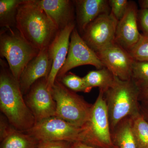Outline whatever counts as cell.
<instances>
[{
    "mask_svg": "<svg viewBox=\"0 0 148 148\" xmlns=\"http://www.w3.org/2000/svg\"><path fill=\"white\" fill-rule=\"evenodd\" d=\"M85 127H79L53 116L36 123L25 132L40 141L84 142Z\"/></svg>",
    "mask_w": 148,
    "mask_h": 148,
    "instance_id": "obj_7",
    "label": "cell"
},
{
    "mask_svg": "<svg viewBox=\"0 0 148 148\" xmlns=\"http://www.w3.org/2000/svg\"><path fill=\"white\" fill-rule=\"evenodd\" d=\"M58 80L64 86L75 92H89L83 77H81L71 72H68Z\"/></svg>",
    "mask_w": 148,
    "mask_h": 148,
    "instance_id": "obj_23",
    "label": "cell"
},
{
    "mask_svg": "<svg viewBox=\"0 0 148 148\" xmlns=\"http://www.w3.org/2000/svg\"><path fill=\"white\" fill-rule=\"evenodd\" d=\"M139 99L140 103L148 101V86L140 89Z\"/></svg>",
    "mask_w": 148,
    "mask_h": 148,
    "instance_id": "obj_30",
    "label": "cell"
},
{
    "mask_svg": "<svg viewBox=\"0 0 148 148\" xmlns=\"http://www.w3.org/2000/svg\"><path fill=\"white\" fill-rule=\"evenodd\" d=\"M40 142L28 133L15 130L1 142L0 148H38Z\"/></svg>",
    "mask_w": 148,
    "mask_h": 148,
    "instance_id": "obj_19",
    "label": "cell"
},
{
    "mask_svg": "<svg viewBox=\"0 0 148 148\" xmlns=\"http://www.w3.org/2000/svg\"><path fill=\"white\" fill-rule=\"evenodd\" d=\"M105 67L122 80L131 79L135 60L129 52L114 42L96 53Z\"/></svg>",
    "mask_w": 148,
    "mask_h": 148,
    "instance_id": "obj_11",
    "label": "cell"
},
{
    "mask_svg": "<svg viewBox=\"0 0 148 148\" xmlns=\"http://www.w3.org/2000/svg\"><path fill=\"white\" fill-rule=\"evenodd\" d=\"M141 8L148 9V0H142L139 1Z\"/></svg>",
    "mask_w": 148,
    "mask_h": 148,
    "instance_id": "obj_32",
    "label": "cell"
},
{
    "mask_svg": "<svg viewBox=\"0 0 148 148\" xmlns=\"http://www.w3.org/2000/svg\"><path fill=\"white\" fill-rule=\"evenodd\" d=\"M74 2L78 31L80 35L98 16L111 12L109 1L107 0H76Z\"/></svg>",
    "mask_w": 148,
    "mask_h": 148,
    "instance_id": "obj_16",
    "label": "cell"
},
{
    "mask_svg": "<svg viewBox=\"0 0 148 148\" xmlns=\"http://www.w3.org/2000/svg\"><path fill=\"white\" fill-rule=\"evenodd\" d=\"M140 112L148 121V101L140 103Z\"/></svg>",
    "mask_w": 148,
    "mask_h": 148,
    "instance_id": "obj_29",
    "label": "cell"
},
{
    "mask_svg": "<svg viewBox=\"0 0 148 148\" xmlns=\"http://www.w3.org/2000/svg\"><path fill=\"white\" fill-rule=\"evenodd\" d=\"M37 3L45 11L59 31L75 23L74 1L36 0Z\"/></svg>",
    "mask_w": 148,
    "mask_h": 148,
    "instance_id": "obj_15",
    "label": "cell"
},
{
    "mask_svg": "<svg viewBox=\"0 0 148 148\" xmlns=\"http://www.w3.org/2000/svg\"><path fill=\"white\" fill-rule=\"evenodd\" d=\"M51 93L56 104L55 116L76 127H85L89 121L92 104L56 79Z\"/></svg>",
    "mask_w": 148,
    "mask_h": 148,
    "instance_id": "obj_5",
    "label": "cell"
},
{
    "mask_svg": "<svg viewBox=\"0 0 148 148\" xmlns=\"http://www.w3.org/2000/svg\"><path fill=\"white\" fill-rule=\"evenodd\" d=\"M40 50L23 37L16 28H2L0 32V56L5 58L14 77L18 81L27 64Z\"/></svg>",
    "mask_w": 148,
    "mask_h": 148,
    "instance_id": "obj_4",
    "label": "cell"
},
{
    "mask_svg": "<svg viewBox=\"0 0 148 148\" xmlns=\"http://www.w3.org/2000/svg\"><path fill=\"white\" fill-rule=\"evenodd\" d=\"M131 118L132 133L138 148H148V121L141 112Z\"/></svg>",
    "mask_w": 148,
    "mask_h": 148,
    "instance_id": "obj_21",
    "label": "cell"
},
{
    "mask_svg": "<svg viewBox=\"0 0 148 148\" xmlns=\"http://www.w3.org/2000/svg\"><path fill=\"white\" fill-rule=\"evenodd\" d=\"M52 65V60L49 54L48 47L40 50L38 54L24 68L18 80L23 95L27 94L38 80L42 78H48Z\"/></svg>",
    "mask_w": 148,
    "mask_h": 148,
    "instance_id": "obj_13",
    "label": "cell"
},
{
    "mask_svg": "<svg viewBox=\"0 0 148 148\" xmlns=\"http://www.w3.org/2000/svg\"><path fill=\"white\" fill-rule=\"evenodd\" d=\"M118 23L111 12L101 14L88 24L81 36L96 53L114 42Z\"/></svg>",
    "mask_w": 148,
    "mask_h": 148,
    "instance_id": "obj_9",
    "label": "cell"
},
{
    "mask_svg": "<svg viewBox=\"0 0 148 148\" xmlns=\"http://www.w3.org/2000/svg\"><path fill=\"white\" fill-rule=\"evenodd\" d=\"M112 135L114 145L119 148H138L132 133L131 116L121 121Z\"/></svg>",
    "mask_w": 148,
    "mask_h": 148,
    "instance_id": "obj_17",
    "label": "cell"
},
{
    "mask_svg": "<svg viewBox=\"0 0 148 148\" xmlns=\"http://www.w3.org/2000/svg\"><path fill=\"white\" fill-rule=\"evenodd\" d=\"M24 0L0 1V27L16 28V16L19 6Z\"/></svg>",
    "mask_w": 148,
    "mask_h": 148,
    "instance_id": "obj_20",
    "label": "cell"
},
{
    "mask_svg": "<svg viewBox=\"0 0 148 148\" xmlns=\"http://www.w3.org/2000/svg\"><path fill=\"white\" fill-rule=\"evenodd\" d=\"M109 2L111 13L119 21L127 11L130 1L127 0H110Z\"/></svg>",
    "mask_w": 148,
    "mask_h": 148,
    "instance_id": "obj_25",
    "label": "cell"
},
{
    "mask_svg": "<svg viewBox=\"0 0 148 148\" xmlns=\"http://www.w3.org/2000/svg\"><path fill=\"white\" fill-rule=\"evenodd\" d=\"M71 143L66 141H40L38 148H72Z\"/></svg>",
    "mask_w": 148,
    "mask_h": 148,
    "instance_id": "obj_27",
    "label": "cell"
},
{
    "mask_svg": "<svg viewBox=\"0 0 148 148\" xmlns=\"http://www.w3.org/2000/svg\"><path fill=\"white\" fill-rule=\"evenodd\" d=\"M16 28L40 50L48 47L59 31L36 0H24L19 6Z\"/></svg>",
    "mask_w": 148,
    "mask_h": 148,
    "instance_id": "obj_2",
    "label": "cell"
},
{
    "mask_svg": "<svg viewBox=\"0 0 148 148\" xmlns=\"http://www.w3.org/2000/svg\"><path fill=\"white\" fill-rule=\"evenodd\" d=\"M140 92L132 79L122 80L115 77L114 84L104 94L112 133L123 120L140 112Z\"/></svg>",
    "mask_w": 148,
    "mask_h": 148,
    "instance_id": "obj_3",
    "label": "cell"
},
{
    "mask_svg": "<svg viewBox=\"0 0 148 148\" xmlns=\"http://www.w3.org/2000/svg\"><path fill=\"white\" fill-rule=\"evenodd\" d=\"M131 79L140 89L148 86V61H134Z\"/></svg>",
    "mask_w": 148,
    "mask_h": 148,
    "instance_id": "obj_22",
    "label": "cell"
},
{
    "mask_svg": "<svg viewBox=\"0 0 148 148\" xmlns=\"http://www.w3.org/2000/svg\"><path fill=\"white\" fill-rule=\"evenodd\" d=\"M0 109L16 130L26 132L36 124L32 112L21 92L18 81L6 62L0 59Z\"/></svg>",
    "mask_w": 148,
    "mask_h": 148,
    "instance_id": "obj_1",
    "label": "cell"
},
{
    "mask_svg": "<svg viewBox=\"0 0 148 148\" xmlns=\"http://www.w3.org/2000/svg\"><path fill=\"white\" fill-rule=\"evenodd\" d=\"M47 79L42 78L32 86L24 98L36 123L55 116L56 104L47 86Z\"/></svg>",
    "mask_w": 148,
    "mask_h": 148,
    "instance_id": "obj_10",
    "label": "cell"
},
{
    "mask_svg": "<svg viewBox=\"0 0 148 148\" xmlns=\"http://www.w3.org/2000/svg\"><path fill=\"white\" fill-rule=\"evenodd\" d=\"M75 27L76 23H72L59 31L48 47L49 54L52 60L51 71L47 80V87L50 90L57 74L66 61L69 52L71 35Z\"/></svg>",
    "mask_w": 148,
    "mask_h": 148,
    "instance_id": "obj_12",
    "label": "cell"
},
{
    "mask_svg": "<svg viewBox=\"0 0 148 148\" xmlns=\"http://www.w3.org/2000/svg\"><path fill=\"white\" fill-rule=\"evenodd\" d=\"M88 65L94 66L97 69L105 67L97 53L85 42L75 27L71 35L66 61L57 74L56 79L61 78L74 68Z\"/></svg>",
    "mask_w": 148,
    "mask_h": 148,
    "instance_id": "obj_8",
    "label": "cell"
},
{
    "mask_svg": "<svg viewBox=\"0 0 148 148\" xmlns=\"http://www.w3.org/2000/svg\"><path fill=\"white\" fill-rule=\"evenodd\" d=\"M138 11L136 3L130 1L127 11L117 26L114 42L128 51L141 36L138 27Z\"/></svg>",
    "mask_w": 148,
    "mask_h": 148,
    "instance_id": "obj_14",
    "label": "cell"
},
{
    "mask_svg": "<svg viewBox=\"0 0 148 148\" xmlns=\"http://www.w3.org/2000/svg\"><path fill=\"white\" fill-rule=\"evenodd\" d=\"M115 77L108 69L104 67L90 71L83 79L89 92L92 88L98 87L105 93L114 84Z\"/></svg>",
    "mask_w": 148,
    "mask_h": 148,
    "instance_id": "obj_18",
    "label": "cell"
},
{
    "mask_svg": "<svg viewBox=\"0 0 148 148\" xmlns=\"http://www.w3.org/2000/svg\"><path fill=\"white\" fill-rule=\"evenodd\" d=\"M138 19L143 34L148 36V9L141 8L139 10Z\"/></svg>",
    "mask_w": 148,
    "mask_h": 148,
    "instance_id": "obj_28",
    "label": "cell"
},
{
    "mask_svg": "<svg viewBox=\"0 0 148 148\" xmlns=\"http://www.w3.org/2000/svg\"><path fill=\"white\" fill-rule=\"evenodd\" d=\"M72 148H101L96 147H92L81 142H76V143H72ZM112 148H119L118 147L115 145Z\"/></svg>",
    "mask_w": 148,
    "mask_h": 148,
    "instance_id": "obj_31",
    "label": "cell"
},
{
    "mask_svg": "<svg viewBox=\"0 0 148 148\" xmlns=\"http://www.w3.org/2000/svg\"><path fill=\"white\" fill-rule=\"evenodd\" d=\"M15 128L10 123L4 115H1L0 118V140L1 142L15 130Z\"/></svg>",
    "mask_w": 148,
    "mask_h": 148,
    "instance_id": "obj_26",
    "label": "cell"
},
{
    "mask_svg": "<svg viewBox=\"0 0 148 148\" xmlns=\"http://www.w3.org/2000/svg\"><path fill=\"white\" fill-rule=\"evenodd\" d=\"M104 92L99 90L92 105L90 118L85 126L84 144L101 148L114 147L111 132L108 112Z\"/></svg>",
    "mask_w": 148,
    "mask_h": 148,
    "instance_id": "obj_6",
    "label": "cell"
},
{
    "mask_svg": "<svg viewBox=\"0 0 148 148\" xmlns=\"http://www.w3.org/2000/svg\"><path fill=\"white\" fill-rule=\"evenodd\" d=\"M128 52L135 61H148V36L141 34L138 42Z\"/></svg>",
    "mask_w": 148,
    "mask_h": 148,
    "instance_id": "obj_24",
    "label": "cell"
}]
</instances>
